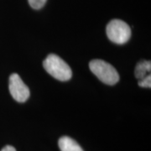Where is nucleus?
Masks as SVG:
<instances>
[{
    "mask_svg": "<svg viewBox=\"0 0 151 151\" xmlns=\"http://www.w3.org/2000/svg\"><path fill=\"white\" fill-rule=\"evenodd\" d=\"M43 66L50 75L59 81H68L72 76L70 66L56 55H49L43 61Z\"/></svg>",
    "mask_w": 151,
    "mask_h": 151,
    "instance_id": "1",
    "label": "nucleus"
},
{
    "mask_svg": "<svg viewBox=\"0 0 151 151\" xmlns=\"http://www.w3.org/2000/svg\"><path fill=\"white\" fill-rule=\"evenodd\" d=\"M89 68L97 78L103 83L110 86L119 81V74L111 64L103 60H93L89 63Z\"/></svg>",
    "mask_w": 151,
    "mask_h": 151,
    "instance_id": "2",
    "label": "nucleus"
},
{
    "mask_svg": "<svg viewBox=\"0 0 151 151\" xmlns=\"http://www.w3.org/2000/svg\"><path fill=\"white\" fill-rule=\"evenodd\" d=\"M108 38L113 43L123 45L128 42L131 37L129 25L121 19H113L106 28Z\"/></svg>",
    "mask_w": 151,
    "mask_h": 151,
    "instance_id": "3",
    "label": "nucleus"
},
{
    "mask_svg": "<svg viewBox=\"0 0 151 151\" xmlns=\"http://www.w3.org/2000/svg\"><path fill=\"white\" fill-rule=\"evenodd\" d=\"M9 88L11 96L18 103H24L29 97V89L21 77L17 73H14L9 77Z\"/></svg>",
    "mask_w": 151,
    "mask_h": 151,
    "instance_id": "4",
    "label": "nucleus"
},
{
    "mask_svg": "<svg viewBox=\"0 0 151 151\" xmlns=\"http://www.w3.org/2000/svg\"><path fill=\"white\" fill-rule=\"evenodd\" d=\"M58 145L60 151H83L76 141L67 136H63L60 139Z\"/></svg>",
    "mask_w": 151,
    "mask_h": 151,
    "instance_id": "5",
    "label": "nucleus"
},
{
    "mask_svg": "<svg viewBox=\"0 0 151 151\" xmlns=\"http://www.w3.org/2000/svg\"><path fill=\"white\" fill-rule=\"evenodd\" d=\"M151 71V62L150 60H142L138 63L135 68L134 74L137 79L141 80L142 78L145 77L146 76L150 75Z\"/></svg>",
    "mask_w": 151,
    "mask_h": 151,
    "instance_id": "6",
    "label": "nucleus"
},
{
    "mask_svg": "<svg viewBox=\"0 0 151 151\" xmlns=\"http://www.w3.org/2000/svg\"><path fill=\"white\" fill-rule=\"evenodd\" d=\"M29 5L34 9H40L46 3V0H28Z\"/></svg>",
    "mask_w": 151,
    "mask_h": 151,
    "instance_id": "7",
    "label": "nucleus"
},
{
    "mask_svg": "<svg viewBox=\"0 0 151 151\" xmlns=\"http://www.w3.org/2000/svg\"><path fill=\"white\" fill-rule=\"evenodd\" d=\"M139 86L141 87H151V76L150 74L146 76L145 77L142 78L141 80H139Z\"/></svg>",
    "mask_w": 151,
    "mask_h": 151,
    "instance_id": "8",
    "label": "nucleus"
},
{
    "mask_svg": "<svg viewBox=\"0 0 151 151\" xmlns=\"http://www.w3.org/2000/svg\"><path fill=\"white\" fill-rule=\"evenodd\" d=\"M1 151H16V150L11 145H7L4 148H3V150Z\"/></svg>",
    "mask_w": 151,
    "mask_h": 151,
    "instance_id": "9",
    "label": "nucleus"
}]
</instances>
